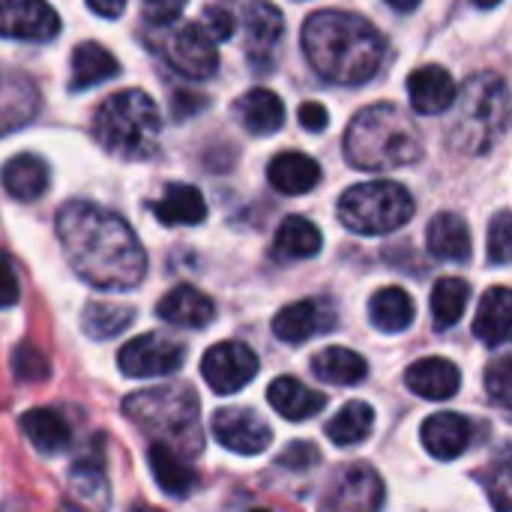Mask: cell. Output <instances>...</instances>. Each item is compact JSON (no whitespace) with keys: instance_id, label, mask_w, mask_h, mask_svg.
I'll use <instances>...</instances> for the list:
<instances>
[{"instance_id":"obj_1","label":"cell","mask_w":512,"mask_h":512,"mask_svg":"<svg viewBox=\"0 0 512 512\" xmlns=\"http://www.w3.org/2000/svg\"><path fill=\"white\" fill-rule=\"evenodd\" d=\"M57 237L72 270L99 291H129L147 273V255L135 231L117 213L90 201L60 207Z\"/></svg>"},{"instance_id":"obj_2","label":"cell","mask_w":512,"mask_h":512,"mask_svg":"<svg viewBox=\"0 0 512 512\" xmlns=\"http://www.w3.org/2000/svg\"><path fill=\"white\" fill-rule=\"evenodd\" d=\"M303 51L318 75L333 84H363L384 60V36L354 12L324 9L303 24Z\"/></svg>"},{"instance_id":"obj_3","label":"cell","mask_w":512,"mask_h":512,"mask_svg":"<svg viewBox=\"0 0 512 512\" xmlns=\"http://www.w3.org/2000/svg\"><path fill=\"white\" fill-rule=\"evenodd\" d=\"M345 156L360 171L405 168L423 156V141L411 117L390 102L363 108L345 132Z\"/></svg>"},{"instance_id":"obj_4","label":"cell","mask_w":512,"mask_h":512,"mask_svg":"<svg viewBox=\"0 0 512 512\" xmlns=\"http://www.w3.org/2000/svg\"><path fill=\"white\" fill-rule=\"evenodd\" d=\"M159 108L144 90H120L108 96L96 117L93 135L96 141L120 159H147L159 147Z\"/></svg>"},{"instance_id":"obj_5","label":"cell","mask_w":512,"mask_h":512,"mask_svg":"<svg viewBox=\"0 0 512 512\" xmlns=\"http://www.w3.org/2000/svg\"><path fill=\"white\" fill-rule=\"evenodd\" d=\"M414 216V198L402 183L372 180L357 183L339 198V219L348 231L363 237H381L399 231Z\"/></svg>"},{"instance_id":"obj_6","label":"cell","mask_w":512,"mask_h":512,"mask_svg":"<svg viewBox=\"0 0 512 512\" xmlns=\"http://www.w3.org/2000/svg\"><path fill=\"white\" fill-rule=\"evenodd\" d=\"M507 126V84L504 78L483 72L474 75L459 102V117L453 126L456 147L468 153H486Z\"/></svg>"},{"instance_id":"obj_7","label":"cell","mask_w":512,"mask_h":512,"mask_svg":"<svg viewBox=\"0 0 512 512\" xmlns=\"http://www.w3.org/2000/svg\"><path fill=\"white\" fill-rule=\"evenodd\" d=\"M123 414L156 438H192L198 426V396L192 387H153L132 393L123 402Z\"/></svg>"},{"instance_id":"obj_8","label":"cell","mask_w":512,"mask_h":512,"mask_svg":"<svg viewBox=\"0 0 512 512\" xmlns=\"http://www.w3.org/2000/svg\"><path fill=\"white\" fill-rule=\"evenodd\" d=\"M201 375L219 396L240 393L258 375V354L243 342H219L204 354Z\"/></svg>"},{"instance_id":"obj_9","label":"cell","mask_w":512,"mask_h":512,"mask_svg":"<svg viewBox=\"0 0 512 512\" xmlns=\"http://www.w3.org/2000/svg\"><path fill=\"white\" fill-rule=\"evenodd\" d=\"M186 360V348L168 336L159 333H147L132 339L129 345L120 348L117 363L120 372L126 378H159V375H171L183 366Z\"/></svg>"},{"instance_id":"obj_10","label":"cell","mask_w":512,"mask_h":512,"mask_svg":"<svg viewBox=\"0 0 512 512\" xmlns=\"http://www.w3.org/2000/svg\"><path fill=\"white\" fill-rule=\"evenodd\" d=\"M384 480L369 465H351L342 471L324 501V512H381Z\"/></svg>"},{"instance_id":"obj_11","label":"cell","mask_w":512,"mask_h":512,"mask_svg":"<svg viewBox=\"0 0 512 512\" xmlns=\"http://www.w3.org/2000/svg\"><path fill=\"white\" fill-rule=\"evenodd\" d=\"M165 57L168 63L192 78V81H201V78H210L216 75L219 69V51H216V42L207 36V30L201 24H183L165 45Z\"/></svg>"},{"instance_id":"obj_12","label":"cell","mask_w":512,"mask_h":512,"mask_svg":"<svg viewBox=\"0 0 512 512\" xmlns=\"http://www.w3.org/2000/svg\"><path fill=\"white\" fill-rule=\"evenodd\" d=\"M213 435L216 441L237 453V456H258L270 447L273 432L270 426L246 408H222L213 414Z\"/></svg>"},{"instance_id":"obj_13","label":"cell","mask_w":512,"mask_h":512,"mask_svg":"<svg viewBox=\"0 0 512 512\" xmlns=\"http://www.w3.org/2000/svg\"><path fill=\"white\" fill-rule=\"evenodd\" d=\"M60 33V18L45 0H0V36L48 42Z\"/></svg>"},{"instance_id":"obj_14","label":"cell","mask_w":512,"mask_h":512,"mask_svg":"<svg viewBox=\"0 0 512 512\" xmlns=\"http://www.w3.org/2000/svg\"><path fill=\"white\" fill-rule=\"evenodd\" d=\"M333 327H336V309L327 300H300L285 306L273 318V336L291 345H300Z\"/></svg>"},{"instance_id":"obj_15","label":"cell","mask_w":512,"mask_h":512,"mask_svg":"<svg viewBox=\"0 0 512 512\" xmlns=\"http://www.w3.org/2000/svg\"><path fill=\"white\" fill-rule=\"evenodd\" d=\"M285 33V18L282 12L267 3L255 0L246 9V45H249V60L258 66V72H267V66L276 57V48Z\"/></svg>"},{"instance_id":"obj_16","label":"cell","mask_w":512,"mask_h":512,"mask_svg":"<svg viewBox=\"0 0 512 512\" xmlns=\"http://www.w3.org/2000/svg\"><path fill=\"white\" fill-rule=\"evenodd\" d=\"M405 384H408L411 393H417V396H423L429 402H444V399H453L459 393L462 375H459L453 360L426 357V360H417L414 366H408Z\"/></svg>"},{"instance_id":"obj_17","label":"cell","mask_w":512,"mask_h":512,"mask_svg":"<svg viewBox=\"0 0 512 512\" xmlns=\"http://www.w3.org/2000/svg\"><path fill=\"white\" fill-rule=\"evenodd\" d=\"M408 96L417 114H441L456 102L459 90L447 69L420 66L408 75Z\"/></svg>"},{"instance_id":"obj_18","label":"cell","mask_w":512,"mask_h":512,"mask_svg":"<svg viewBox=\"0 0 512 512\" xmlns=\"http://www.w3.org/2000/svg\"><path fill=\"white\" fill-rule=\"evenodd\" d=\"M420 435H423L426 450H429L435 459L453 462V459H459V456L471 447L474 429H471V423H468L465 417H459V414H453V411H441V414H435V417H429V420L423 423Z\"/></svg>"},{"instance_id":"obj_19","label":"cell","mask_w":512,"mask_h":512,"mask_svg":"<svg viewBox=\"0 0 512 512\" xmlns=\"http://www.w3.org/2000/svg\"><path fill=\"white\" fill-rule=\"evenodd\" d=\"M156 315L174 327H189V330H201L213 321L216 315V306L207 294H201L198 288L192 285H177L174 291H168L159 306H156Z\"/></svg>"},{"instance_id":"obj_20","label":"cell","mask_w":512,"mask_h":512,"mask_svg":"<svg viewBox=\"0 0 512 512\" xmlns=\"http://www.w3.org/2000/svg\"><path fill=\"white\" fill-rule=\"evenodd\" d=\"M426 246L429 255L438 261H450V264H462L471 258V231L465 225L462 216L456 213H438L429 222L426 231Z\"/></svg>"},{"instance_id":"obj_21","label":"cell","mask_w":512,"mask_h":512,"mask_svg":"<svg viewBox=\"0 0 512 512\" xmlns=\"http://www.w3.org/2000/svg\"><path fill=\"white\" fill-rule=\"evenodd\" d=\"M512 327V297L510 288L498 285L489 288L480 300L477 318H474V336L480 342H486L489 348H501L507 345Z\"/></svg>"},{"instance_id":"obj_22","label":"cell","mask_w":512,"mask_h":512,"mask_svg":"<svg viewBox=\"0 0 512 512\" xmlns=\"http://www.w3.org/2000/svg\"><path fill=\"white\" fill-rule=\"evenodd\" d=\"M267 180L282 195H306V192H312L318 186L321 165L312 156H306V153L288 150V153L273 156V162L267 168Z\"/></svg>"},{"instance_id":"obj_23","label":"cell","mask_w":512,"mask_h":512,"mask_svg":"<svg viewBox=\"0 0 512 512\" xmlns=\"http://www.w3.org/2000/svg\"><path fill=\"white\" fill-rule=\"evenodd\" d=\"M267 402L273 405V411L291 423H303L309 417H315L318 411L327 408V396L309 390L306 384H300L297 378H279L270 384L267 390Z\"/></svg>"},{"instance_id":"obj_24","label":"cell","mask_w":512,"mask_h":512,"mask_svg":"<svg viewBox=\"0 0 512 512\" xmlns=\"http://www.w3.org/2000/svg\"><path fill=\"white\" fill-rule=\"evenodd\" d=\"M3 189L15 198V201H33V198H42L45 189H48V165L33 156V153H18L12 156L6 165H3Z\"/></svg>"},{"instance_id":"obj_25","label":"cell","mask_w":512,"mask_h":512,"mask_svg":"<svg viewBox=\"0 0 512 512\" xmlns=\"http://www.w3.org/2000/svg\"><path fill=\"white\" fill-rule=\"evenodd\" d=\"M153 213L162 225H201L207 219V201L195 186L171 183L153 204Z\"/></svg>"},{"instance_id":"obj_26","label":"cell","mask_w":512,"mask_h":512,"mask_svg":"<svg viewBox=\"0 0 512 512\" xmlns=\"http://www.w3.org/2000/svg\"><path fill=\"white\" fill-rule=\"evenodd\" d=\"M234 108H237L240 123L252 135H270V132L282 129V123H285V105L267 87H255V90L243 93Z\"/></svg>"},{"instance_id":"obj_27","label":"cell","mask_w":512,"mask_h":512,"mask_svg":"<svg viewBox=\"0 0 512 512\" xmlns=\"http://www.w3.org/2000/svg\"><path fill=\"white\" fill-rule=\"evenodd\" d=\"M21 432L33 444V450H39L42 456H54V453L66 450L69 441H72V429H69L66 417H60L51 408L27 411L21 417Z\"/></svg>"},{"instance_id":"obj_28","label":"cell","mask_w":512,"mask_h":512,"mask_svg":"<svg viewBox=\"0 0 512 512\" xmlns=\"http://www.w3.org/2000/svg\"><path fill=\"white\" fill-rule=\"evenodd\" d=\"M321 231L306 219V216H288L279 231H276V243H273V258L276 261H303V258H315L321 252Z\"/></svg>"},{"instance_id":"obj_29","label":"cell","mask_w":512,"mask_h":512,"mask_svg":"<svg viewBox=\"0 0 512 512\" xmlns=\"http://www.w3.org/2000/svg\"><path fill=\"white\" fill-rule=\"evenodd\" d=\"M117 72H120V63H117V57L108 48H102L99 42H81L72 51L69 87L72 90H87L93 84H102V81L114 78Z\"/></svg>"},{"instance_id":"obj_30","label":"cell","mask_w":512,"mask_h":512,"mask_svg":"<svg viewBox=\"0 0 512 512\" xmlns=\"http://www.w3.org/2000/svg\"><path fill=\"white\" fill-rule=\"evenodd\" d=\"M150 471H153V480L159 483V489L171 498H186L192 489H195V471L168 447V444H153L150 453Z\"/></svg>"},{"instance_id":"obj_31","label":"cell","mask_w":512,"mask_h":512,"mask_svg":"<svg viewBox=\"0 0 512 512\" xmlns=\"http://www.w3.org/2000/svg\"><path fill=\"white\" fill-rule=\"evenodd\" d=\"M312 372L324 384L354 387L369 375V366H366V360L360 354H354L348 348H324L321 354L312 357Z\"/></svg>"},{"instance_id":"obj_32","label":"cell","mask_w":512,"mask_h":512,"mask_svg":"<svg viewBox=\"0 0 512 512\" xmlns=\"http://www.w3.org/2000/svg\"><path fill=\"white\" fill-rule=\"evenodd\" d=\"M369 318L381 333H402L414 324V300L405 288H381L369 300Z\"/></svg>"},{"instance_id":"obj_33","label":"cell","mask_w":512,"mask_h":512,"mask_svg":"<svg viewBox=\"0 0 512 512\" xmlns=\"http://www.w3.org/2000/svg\"><path fill=\"white\" fill-rule=\"evenodd\" d=\"M375 429V411L366 402H348L330 423H327V438L336 447H354L366 441Z\"/></svg>"},{"instance_id":"obj_34","label":"cell","mask_w":512,"mask_h":512,"mask_svg":"<svg viewBox=\"0 0 512 512\" xmlns=\"http://www.w3.org/2000/svg\"><path fill=\"white\" fill-rule=\"evenodd\" d=\"M468 297H471L468 282H462V279H441L432 288V318H435V327L438 330L456 327L459 318L468 309Z\"/></svg>"},{"instance_id":"obj_35","label":"cell","mask_w":512,"mask_h":512,"mask_svg":"<svg viewBox=\"0 0 512 512\" xmlns=\"http://www.w3.org/2000/svg\"><path fill=\"white\" fill-rule=\"evenodd\" d=\"M135 321V312L129 306L117 303H87L81 315V327L90 339H114Z\"/></svg>"},{"instance_id":"obj_36","label":"cell","mask_w":512,"mask_h":512,"mask_svg":"<svg viewBox=\"0 0 512 512\" xmlns=\"http://www.w3.org/2000/svg\"><path fill=\"white\" fill-rule=\"evenodd\" d=\"M12 369H15V375L21 381H42V378H48V360H45V354L39 348L27 345V342L12 351Z\"/></svg>"},{"instance_id":"obj_37","label":"cell","mask_w":512,"mask_h":512,"mask_svg":"<svg viewBox=\"0 0 512 512\" xmlns=\"http://www.w3.org/2000/svg\"><path fill=\"white\" fill-rule=\"evenodd\" d=\"M486 390H489V396H492V402H495V405L510 408V399H512L510 357H501V360H495V363L489 366V372H486Z\"/></svg>"},{"instance_id":"obj_38","label":"cell","mask_w":512,"mask_h":512,"mask_svg":"<svg viewBox=\"0 0 512 512\" xmlns=\"http://www.w3.org/2000/svg\"><path fill=\"white\" fill-rule=\"evenodd\" d=\"M510 249H512V225H510V213L501 210L495 216V222L489 225V261L504 267L510 261Z\"/></svg>"},{"instance_id":"obj_39","label":"cell","mask_w":512,"mask_h":512,"mask_svg":"<svg viewBox=\"0 0 512 512\" xmlns=\"http://www.w3.org/2000/svg\"><path fill=\"white\" fill-rule=\"evenodd\" d=\"M321 462V453L309 444V441H294L291 447H285L276 459L279 468L285 471H309Z\"/></svg>"},{"instance_id":"obj_40","label":"cell","mask_w":512,"mask_h":512,"mask_svg":"<svg viewBox=\"0 0 512 512\" xmlns=\"http://www.w3.org/2000/svg\"><path fill=\"white\" fill-rule=\"evenodd\" d=\"M186 0H141V15L150 24H171L183 12Z\"/></svg>"},{"instance_id":"obj_41","label":"cell","mask_w":512,"mask_h":512,"mask_svg":"<svg viewBox=\"0 0 512 512\" xmlns=\"http://www.w3.org/2000/svg\"><path fill=\"white\" fill-rule=\"evenodd\" d=\"M201 27L207 30V36L213 42L216 39H228V36H234V15L228 9H222V6H210L204 12V24Z\"/></svg>"},{"instance_id":"obj_42","label":"cell","mask_w":512,"mask_h":512,"mask_svg":"<svg viewBox=\"0 0 512 512\" xmlns=\"http://www.w3.org/2000/svg\"><path fill=\"white\" fill-rule=\"evenodd\" d=\"M21 297V285H18V276L12 270V261L0 252V309H9L15 306Z\"/></svg>"},{"instance_id":"obj_43","label":"cell","mask_w":512,"mask_h":512,"mask_svg":"<svg viewBox=\"0 0 512 512\" xmlns=\"http://www.w3.org/2000/svg\"><path fill=\"white\" fill-rule=\"evenodd\" d=\"M300 123L309 132H324L327 129V108L321 102H306L300 105Z\"/></svg>"},{"instance_id":"obj_44","label":"cell","mask_w":512,"mask_h":512,"mask_svg":"<svg viewBox=\"0 0 512 512\" xmlns=\"http://www.w3.org/2000/svg\"><path fill=\"white\" fill-rule=\"evenodd\" d=\"M87 6H90L96 15H102V18H117V15L123 12L126 0H87Z\"/></svg>"},{"instance_id":"obj_45","label":"cell","mask_w":512,"mask_h":512,"mask_svg":"<svg viewBox=\"0 0 512 512\" xmlns=\"http://www.w3.org/2000/svg\"><path fill=\"white\" fill-rule=\"evenodd\" d=\"M498 492H495V504H498V512H510V501H507V495H510V471H507V465L501 468V474H498V486H495Z\"/></svg>"},{"instance_id":"obj_46","label":"cell","mask_w":512,"mask_h":512,"mask_svg":"<svg viewBox=\"0 0 512 512\" xmlns=\"http://www.w3.org/2000/svg\"><path fill=\"white\" fill-rule=\"evenodd\" d=\"M393 9H402V12H408V9H417L420 6V0H387Z\"/></svg>"},{"instance_id":"obj_47","label":"cell","mask_w":512,"mask_h":512,"mask_svg":"<svg viewBox=\"0 0 512 512\" xmlns=\"http://www.w3.org/2000/svg\"><path fill=\"white\" fill-rule=\"evenodd\" d=\"M132 512H162V510H153V507H144V504H138V507H135Z\"/></svg>"},{"instance_id":"obj_48","label":"cell","mask_w":512,"mask_h":512,"mask_svg":"<svg viewBox=\"0 0 512 512\" xmlns=\"http://www.w3.org/2000/svg\"><path fill=\"white\" fill-rule=\"evenodd\" d=\"M477 3H480V6H498L501 0H477Z\"/></svg>"},{"instance_id":"obj_49","label":"cell","mask_w":512,"mask_h":512,"mask_svg":"<svg viewBox=\"0 0 512 512\" xmlns=\"http://www.w3.org/2000/svg\"><path fill=\"white\" fill-rule=\"evenodd\" d=\"M252 512H270V510H252Z\"/></svg>"}]
</instances>
